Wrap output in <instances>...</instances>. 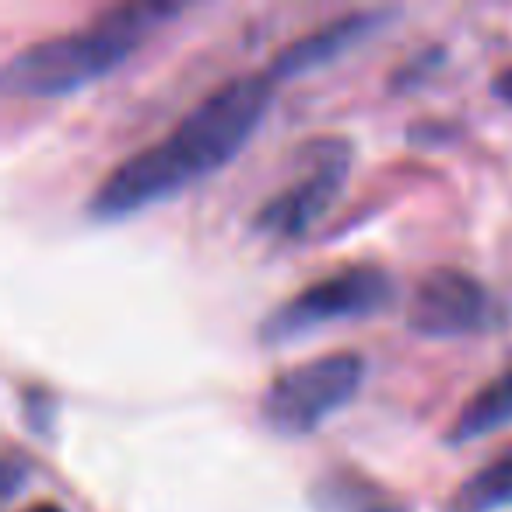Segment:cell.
Listing matches in <instances>:
<instances>
[{"mask_svg":"<svg viewBox=\"0 0 512 512\" xmlns=\"http://www.w3.org/2000/svg\"><path fill=\"white\" fill-rule=\"evenodd\" d=\"M313 512H411L400 495H393L376 477L355 467H327L309 484Z\"/></svg>","mask_w":512,"mask_h":512,"instance_id":"8","label":"cell"},{"mask_svg":"<svg viewBox=\"0 0 512 512\" xmlns=\"http://www.w3.org/2000/svg\"><path fill=\"white\" fill-rule=\"evenodd\" d=\"M502 316L495 295L460 267H435L418 281L407 302V327L418 337L446 341L491 330Z\"/></svg>","mask_w":512,"mask_h":512,"instance_id":"6","label":"cell"},{"mask_svg":"<svg viewBox=\"0 0 512 512\" xmlns=\"http://www.w3.org/2000/svg\"><path fill=\"white\" fill-rule=\"evenodd\" d=\"M22 512H64V505H57V502H36V505H25Z\"/></svg>","mask_w":512,"mask_h":512,"instance_id":"13","label":"cell"},{"mask_svg":"<svg viewBox=\"0 0 512 512\" xmlns=\"http://www.w3.org/2000/svg\"><path fill=\"white\" fill-rule=\"evenodd\" d=\"M22 481H25L22 456H18L15 449H8V453H4V498H15L18 488H22Z\"/></svg>","mask_w":512,"mask_h":512,"instance_id":"11","label":"cell"},{"mask_svg":"<svg viewBox=\"0 0 512 512\" xmlns=\"http://www.w3.org/2000/svg\"><path fill=\"white\" fill-rule=\"evenodd\" d=\"M274 88L278 81L271 78V71L221 81L162 141L134 151L116 169H109L88 204L92 218H127L228 165L264 123Z\"/></svg>","mask_w":512,"mask_h":512,"instance_id":"1","label":"cell"},{"mask_svg":"<svg viewBox=\"0 0 512 512\" xmlns=\"http://www.w3.org/2000/svg\"><path fill=\"white\" fill-rule=\"evenodd\" d=\"M491 92H495V99L512 106V67H505V71H498L495 78H491Z\"/></svg>","mask_w":512,"mask_h":512,"instance_id":"12","label":"cell"},{"mask_svg":"<svg viewBox=\"0 0 512 512\" xmlns=\"http://www.w3.org/2000/svg\"><path fill=\"white\" fill-rule=\"evenodd\" d=\"M351 172V144L344 137H316L302 148V172L256 211V232L271 239H299L341 197Z\"/></svg>","mask_w":512,"mask_h":512,"instance_id":"5","label":"cell"},{"mask_svg":"<svg viewBox=\"0 0 512 512\" xmlns=\"http://www.w3.org/2000/svg\"><path fill=\"white\" fill-rule=\"evenodd\" d=\"M365 379V358L358 351H330L278 372L260 397V414L281 435H309L351 404Z\"/></svg>","mask_w":512,"mask_h":512,"instance_id":"3","label":"cell"},{"mask_svg":"<svg viewBox=\"0 0 512 512\" xmlns=\"http://www.w3.org/2000/svg\"><path fill=\"white\" fill-rule=\"evenodd\" d=\"M512 505V449L474 474H467L446 498V512H502Z\"/></svg>","mask_w":512,"mask_h":512,"instance_id":"10","label":"cell"},{"mask_svg":"<svg viewBox=\"0 0 512 512\" xmlns=\"http://www.w3.org/2000/svg\"><path fill=\"white\" fill-rule=\"evenodd\" d=\"M505 425H512V369L498 372L495 379H488V383L470 393L467 404L456 411L446 439L460 446V442H474Z\"/></svg>","mask_w":512,"mask_h":512,"instance_id":"9","label":"cell"},{"mask_svg":"<svg viewBox=\"0 0 512 512\" xmlns=\"http://www.w3.org/2000/svg\"><path fill=\"white\" fill-rule=\"evenodd\" d=\"M179 4H123L64 36L43 39L4 64V92L53 99L106 78L179 15Z\"/></svg>","mask_w":512,"mask_h":512,"instance_id":"2","label":"cell"},{"mask_svg":"<svg viewBox=\"0 0 512 512\" xmlns=\"http://www.w3.org/2000/svg\"><path fill=\"white\" fill-rule=\"evenodd\" d=\"M390 18V11H348L341 18H330L320 29L306 32V36L292 39L285 50L274 57V64L267 67L274 81L299 78V74L320 71L323 64L337 60L341 53H348L351 46H358L365 36L379 29Z\"/></svg>","mask_w":512,"mask_h":512,"instance_id":"7","label":"cell"},{"mask_svg":"<svg viewBox=\"0 0 512 512\" xmlns=\"http://www.w3.org/2000/svg\"><path fill=\"white\" fill-rule=\"evenodd\" d=\"M393 299V278L376 264H348L327 278L313 281L288 302H281L260 327L267 344L299 341L302 334H313L330 323L362 320L376 316Z\"/></svg>","mask_w":512,"mask_h":512,"instance_id":"4","label":"cell"}]
</instances>
